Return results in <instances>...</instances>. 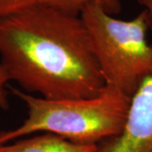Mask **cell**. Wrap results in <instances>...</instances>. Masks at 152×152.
<instances>
[{
  "instance_id": "6da1fadb",
  "label": "cell",
  "mask_w": 152,
  "mask_h": 152,
  "mask_svg": "<svg viewBox=\"0 0 152 152\" xmlns=\"http://www.w3.org/2000/svg\"><path fill=\"white\" fill-rule=\"evenodd\" d=\"M0 60L10 80L46 99L92 97L106 86L81 17L41 3L0 19Z\"/></svg>"
},
{
  "instance_id": "7a4b0ae2",
  "label": "cell",
  "mask_w": 152,
  "mask_h": 152,
  "mask_svg": "<svg viewBox=\"0 0 152 152\" xmlns=\"http://www.w3.org/2000/svg\"><path fill=\"white\" fill-rule=\"evenodd\" d=\"M26 105L27 118L10 130L0 132V145L37 132L61 136L79 144L97 145L118 135L127 119L131 98L109 86L92 97L46 99L12 88Z\"/></svg>"
},
{
  "instance_id": "3957f363",
  "label": "cell",
  "mask_w": 152,
  "mask_h": 152,
  "mask_svg": "<svg viewBox=\"0 0 152 152\" xmlns=\"http://www.w3.org/2000/svg\"><path fill=\"white\" fill-rule=\"evenodd\" d=\"M84 22L106 86L132 97L142 82L152 76V43L146 13L124 20L99 6L87 4L80 15Z\"/></svg>"
},
{
  "instance_id": "277c9868",
  "label": "cell",
  "mask_w": 152,
  "mask_h": 152,
  "mask_svg": "<svg viewBox=\"0 0 152 152\" xmlns=\"http://www.w3.org/2000/svg\"><path fill=\"white\" fill-rule=\"evenodd\" d=\"M144 7L152 31V0H135ZM95 152H152V76L131 97L124 127L119 134L97 144Z\"/></svg>"
},
{
  "instance_id": "5b68a950",
  "label": "cell",
  "mask_w": 152,
  "mask_h": 152,
  "mask_svg": "<svg viewBox=\"0 0 152 152\" xmlns=\"http://www.w3.org/2000/svg\"><path fill=\"white\" fill-rule=\"evenodd\" d=\"M97 145L79 144L51 133L0 145V152H95Z\"/></svg>"
},
{
  "instance_id": "8992f818",
  "label": "cell",
  "mask_w": 152,
  "mask_h": 152,
  "mask_svg": "<svg viewBox=\"0 0 152 152\" xmlns=\"http://www.w3.org/2000/svg\"><path fill=\"white\" fill-rule=\"evenodd\" d=\"M39 3L74 15H80L82 10L89 4L99 6L106 13L113 16L122 10L121 0H41Z\"/></svg>"
},
{
  "instance_id": "52a82bcc",
  "label": "cell",
  "mask_w": 152,
  "mask_h": 152,
  "mask_svg": "<svg viewBox=\"0 0 152 152\" xmlns=\"http://www.w3.org/2000/svg\"><path fill=\"white\" fill-rule=\"evenodd\" d=\"M41 0H0V19L38 4Z\"/></svg>"
},
{
  "instance_id": "ba28073f",
  "label": "cell",
  "mask_w": 152,
  "mask_h": 152,
  "mask_svg": "<svg viewBox=\"0 0 152 152\" xmlns=\"http://www.w3.org/2000/svg\"><path fill=\"white\" fill-rule=\"evenodd\" d=\"M10 81L6 71L0 64V107L6 109L8 107V94L6 91V85Z\"/></svg>"
}]
</instances>
